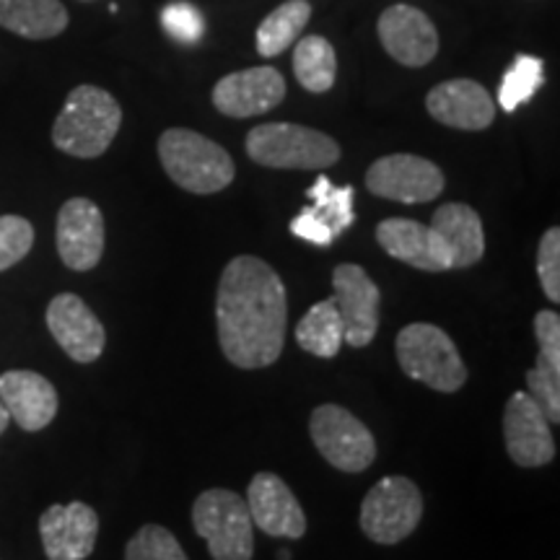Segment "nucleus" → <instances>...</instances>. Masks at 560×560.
Listing matches in <instances>:
<instances>
[{"instance_id":"obj_27","label":"nucleus","mask_w":560,"mask_h":560,"mask_svg":"<svg viewBox=\"0 0 560 560\" xmlns=\"http://www.w3.org/2000/svg\"><path fill=\"white\" fill-rule=\"evenodd\" d=\"M353 187H335L325 174H319L317 182L306 190V198H310L312 206L306 210H312L317 219L325 223L327 229L332 231L335 240L346 231L350 223L355 221V210H353Z\"/></svg>"},{"instance_id":"obj_34","label":"nucleus","mask_w":560,"mask_h":560,"mask_svg":"<svg viewBox=\"0 0 560 560\" xmlns=\"http://www.w3.org/2000/svg\"><path fill=\"white\" fill-rule=\"evenodd\" d=\"M9 423H11V416H9V410H5V405L0 402V433H3L5 429H9Z\"/></svg>"},{"instance_id":"obj_21","label":"nucleus","mask_w":560,"mask_h":560,"mask_svg":"<svg viewBox=\"0 0 560 560\" xmlns=\"http://www.w3.org/2000/svg\"><path fill=\"white\" fill-rule=\"evenodd\" d=\"M535 335L540 353L535 369L527 371V395L537 400L550 423H560V317L537 312Z\"/></svg>"},{"instance_id":"obj_33","label":"nucleus","mask_w":560,"mask_h":560,"mask_svg":"<svg viewBox=\"0 0 560 560\" xmlns=\"http://www.w3.org/2000/svg\"><path fill=\"white\" fill-rule=\"evenodd\" d=\"M291 234L299 236V240L310 242V244H317V247H330V244L335 242L332 231L327 229L325 223H322L317 215L306 208L291 221Z\"/></svg>"},{"instance_id":"obj_9","label":"nucleus","mask_w":560,"mask_h":560,"mask_svg":"<svg viewBox=\"0 0 560 560\" xmlns=\"http://www.w3.org/2000/svg\"><path fill=\"white\" fill-rule=\"evenodd\" d=\"M366 187L376 198L416 206V202L436 200L444 192V174L423 156L392 153L369 166Z\"/></svg>"},{"instance_id":"obj_22","label":"nucleus","mask_w":560,"mask_h":560,"mask_svg":"<svg viewBox=\"0 0 560 560\" xmlns=\"http://www.w3.org/2000/svg\"><path fill=\"white\" fill-rule=\"evenodd\" d=\"M431 229L436 231L450 252L452 270L472 268L486 255V234L478 210L465 202H446L431 219Z\"/></svg>"},{"instance_id":"obj_6","label":"nucleus","mask_w":560,"mask_h":560,"mask_svg":"<svg viewBox=\"0 0 560 560\" xmlns=\"http://www.w3.org/2000/svg\"><path fill=\"white\" fill-rule=\"evenodd\" d=\"M192 527L208 542L213 560H252L255 524L247 501L234 490L210 488L192 506Z\"/></svg>"},{"instance_id":"obj_4","label":"nucleus","mask_w":560,"mask_h":560,"mask_svg":"<svg viewBox=\"0 0 560 560\" xmlns=\"http://www.w3.org/2000/svg\"><path fill=\"white\" fill-rule=\"evenodd\" d=\"M247 153L268 170H327L340 161L338 140L293 122L257 125L247 136Z\"/></svg>"},{"instance_id":"obj_18","label":"nucleus","mask_w":560,"mask_h":560,"mask_svg":"<svg viewBox=\"0 0 560 560\" xmlns=\"http://www.w3.org/2000/svg\"><path fill=\"white\" fill-rule=\"evenodd\" d=\"M425 109L433 120L457 130H486L495 120V104L488 89L472 79H454L439 83L425 96Z\"/></svg>"},{"instance_id":"obj_24","label":"nucleus","mask_w":560,"mask_h":560,"mask_svg":"<svg viewBox=\"0 0 560 560\" xmlns=\"http://www.w3.org/2000/svg\"><path fill=\"white\" fill-rule=\"evenodd\" d=\"M312 19V5L306 0H289V3L278 5L276 11L268 13L260 21L257 30V52L262 58H278L301 37L304 26Z\"/></svg>"},{"instance_id":"obj_26","label":"nucleus","mask_w":560,"mask_h":560,"mask_svg":"<svg viewBox=\"0 0 560 560\" xmlns=\"http://www.w3.org/2000/svg\"><path fill=\"white\" fill-rule=\"evenodd\" d=\"M293 73L312 94H325L338 79V55L325 37H304L293 50Z\"/></svg>"},{"instance_id":"obj_25","label":"nucleus","mask_w":560,"mask_h":560,"mask_svg":"<svg viewBox=\"0 0 560 560\" xmlns=\"http://www.w3.org/2000/svg\"><path fill=\"white\" fill-rule=\"evenodd\" d=\"M296 342L301 350L317 359H335L342 348V322L335 310L332 296L314 304L296 327Z\"/></svg>"},{"instance_id":"obj_29","label":"nucleus","mask_w":560,"mask_h":560,"mask_svg":"<svg viewBox=\"0 0 560 560\" xmlns=\"http://www.w3.org/2000/svg\"><path fill=\"white\" fill-rule=\"evenodd\" d=\"M125 560H190L177 537L161 524H145L130 537Z\"/></svg>"},{"instance_id":"obj_7","label":"nucleus","mask_w":560,"mask_h":560,"mask_svg":"<svg viewBox=\"0 0 560 560\" xmlns=\"http://www.w3.org/2000/svg\"><path fill=\"white\" fill-rule=\"evenodd\" d=\"M423 520V495L408 478H384L361 503V529L371 542L397 545Z\"/></svg>"},{"instance_id":"obj_15","label":"nucleus","mask_w":560,"mask_h":560,"mask_svg":"<svg viewBox=\"0 0 560 560\" xmlns=\"http://www.w3.org/2000/svg\"><path fill=\"white\" fill-rule=\"evenodd\" d=\"M58 252L66 268L94 270L104 255V215L89 198H73L58 213Z\"/></svg>"},{"instance_id":"obj_30","label":"nucleus","mask_w":560,"mask_h":560,"mask_svg":"<svg viewBox=\"0 0 560 560\" xmlns=\"http://www.w3.org/2000/svg\"><path fill=\"white\" fill-rule=\"evenodd\" d=\"M34 226L21 215H0V272L13 268L32 252Z\"/></svg>"},{"instance_id":"obj_8","label":"nucleus","mask_w":560,"mask_h":560,"mask_svg":"<svg viewBox=\"0 0 560 560\" xmlns=\"http://www.w3.org/2000/svg\"><path fill=\"white\" fill-rule=\"evenodd\" d=\"M310 433L314 446L335 470L363 472L376 459V441L371 431L340 405H319L312 412Z\"/></svg>"},{"instance_id":"obj_28","label":"nucleus","mask_w":560,"mask_h":560,"mask_svg":"<svg viewBox=\"0 0 560 560\" xmlns=\"http://www.w3.org/2000/svg\"><path fill=\"white\" fill-rule=\"evenodd\" d=\"M545 83V66L540 58L516 55L511 68L503 73L499 89V104L506 112H516L524 102H529Z\"/></svg>"},{"instance_id":"obj_16","label":"nucleus","mask_w":560,"mask_h":560,"mask_svg":"<svg viewBox=\"0 0 560 560\" xmlns=\"http://www.w3.org/2000/svg\"><path fill=\"white\" fill-rule=\"evenodd\" d=\"M380 39L382 47L400 66L423 68L436 58L439 52V32L423 11L412 5H389L380 16Z\"/></svg>"},{"instance_id":"obj_1","label":"nucleus","mask_w":560,"mask_h":560,"mask_svg":"<svg viewBox=\"0 0 560 560\" xmlns=\"http://www.w3.org/2000/svg\"><path fill=\"white\" fill-rule=\"evenodd\" d=\"M285 285L260 257H234L219 280L215 325L223 355L240 369H265L285 342Z\"/></svg>"},{"instance_id":"obj_31","label":"nucleus","mask_w":560,"mask_h":560,"mask_svg":"<svg viewBox=\"0 0 560 560\" xmlns=\"http://www.w3.org/2000/svg\"><path fill=\"white\" fill-rule=\"evenodd\" d=\"M161 26H164V32L172 39L182 42V45H195V42H200L202 32H206L202 13L192 3H187V0H174V3L164 5Z\"/></svg>"},{"instance_id":"obj_35","label":"nucleus","mask_w":560,"mask_h":560,"mask_svg":"<svg viewBox=\"0 0 560 560\" xmlns=\"http://www.w3.org/2000/svg\"><path fill=\"white\" fill-rule=\"evenodd\" d=\"M278 560H291V552H289V550H283V552H278Z\"/></svg>"},{"instance_id":"obj_32","label":"nucleus","mask_w":560,"mask_h":560,"mask_svg":"<svg viewBox=\"0 0 560 560\" xmlns=\"http://www.w3.org/2000/svg\"><path fill=\"white\" fill-rule=\"evenodd\" d=\"M537 276L550 301H560V229L552 226L542 234L537 249Z\"/></svg>"},{"instance_id":"obj_20","label":"nucleus","mask_w":560,"mask_h":560,"mask_svg":"<svg viewBox=\"0 0 560 560\" xmlns=\"http://www.w3.org/2000/svg\"><path fill=\"white\" fill-rule=\"evenodd\" d=\"M0 402L24 431H42L58 416V392L37 371H5L0 376Z\"/></svg>"},{"instance_id":"obj_19","label":"nucleus","mask_w":560,"mask_h":560,"mask_svg":"<svg viewBox=\"0 0 560 560\" xmlns=\"http://www.w3.org/2000/svg\"><path fill=\"white\" fill-rule=\"evenodd\" d=\"M376 242L389 257L416 270L444 272L452 270L450 252L441 236L425 223L410 219H387L376 226Z\"/></svg>"},{"instance_id":"obj_14","label":"nucleus","mask_w":560,"mask_h":560,"mask_svg":"<svg viewBox=\"0 0 560 560\" xmlns=\"http://www.w3.org/2000/svg\"><path fill=\"white\" fill-rule=\"evenodd\" d=\"M52 338L75 363H94L107 346V332L94 312L75 293H60L47 306Z\"/></svg>"},{"instance_id":"obj_10","label":"nucleus","mask_w":560,"mask_h":560,"mask_svg":"<svg viewBox=\"0 0 560 560\" xmlns=\"http://www.w3.org/2000/svg\"><path fill=\"white\" fill-rule=\"evenodd\" d=\"M335 310L342 322V340L353 348H366L380 330L382 293L359 265H338L332 272Z\"/></svg>"},{"instance_id":"obj_5","label":"nucleus","mask_w":560,"mask_h":560,"mask_svg":"<svg viewBox=\"0 0 560 560\" xmlns=\"http://www.w3.org/2000/svg\"><path fill=\"white\" fill-rule=\"evenodd\" d=\"M397 361L410 380L446 395L467 382V366L454 340L425 322H412L397 335Z\"/></svg>"},{"instance_id":"obj_3","label":"nucleus","mask_w":560,"mask_h":560,"mask_svg":"<svg viewBox=\"0 0 560 560\" xmlns=\"http://www.w3.org/2000/svg\"><path fill=\"white\" fill-rule=\"evenodd\" d=\"M159 159L174 185L195 195L226 190L236 166L219 143L187 128H172L159 138Z\"/></svg>"},{"instance_id":"obj_23","label":"nucleus","mask_w":560,"mask_h":560,"mask_svg":"<svg viewBox=\"0 0 560 560\" xmlns=\"http://www.w3.org/2000/svg\"><path fill=\"white\" fill-rule=\"evenodd\" d=\"M0 26L24 39H52L68 30L60 0H0Z\"/></svg>"},{"instance_id":"obj_11","label":"nucleus","mask_w":560,"mask_h":560,"mask_svg":"<svg viewBox=\"0 0 560 560\" xmlns=\"http://www.w3.org/2000/svg\"><path fill=\"white\" fill-rule=\"evenodd\" d=\"M503 439L509 457L520 467H542L556 459L550 420L527 392L511 395L503 410Z\"/></svg>"},{"instance_id":"obj_2","label":"nucleus","mask_w":560,"mask_h":560,"mask_svg":"<svg viewBox=\"0 0 560 560\" xmlns=\"http://www.w3.org/2000/svg\"><path fill=\"white\" fill-rule=\"evenodd\" d=\"M122 125V109L109 91L75 86L52 125L55 149L75 159H96L109 149Z\"/></svg>"},{"instance_id":"obj_12","label":"nucleus","mask_w":560,"mask_h":560,"mask_svg":"<svg viewBox=\"0 0 560 560\" xmlns=\"http://www.w3.org/2000/svg\"><path fill=\"white\" fill-rule=\"evenodd\" d=\"M39 537L50 560H86L100 537V516L89 503H55L39 516Z\"/></svg>"},{"instance_id":"obj_13","label":"nucleus","mask_w":560,"mask_h":560,"mask_svg":"<svg viewBox=\"0 0 560 560\" xmlns=\"http://www.w3.org/2000/svg\"><path fill=\"white\" fill-rule=\"evenodd\" d=\"M285 100V81L276 68L260 66L229 73L213 89V104L221 115L244 117L265 115V112L276 109Z\"/></svg>"},{"instance_id":"obj_17","label":"nucleus","mask_w":560,"mask_h":560,"mask_svg":"<svg viewBox=\"0 0 560 560\" xmlns=\"http://www.w3.org/2000/svg\"><path fill=\"white\" fill-rule=\"evenodd\" d=\"M247 506L255 527L270 537L301 540L306 535V514L293 490L278 475H255L247 490Z\"/></svg>"}]
</instances>
